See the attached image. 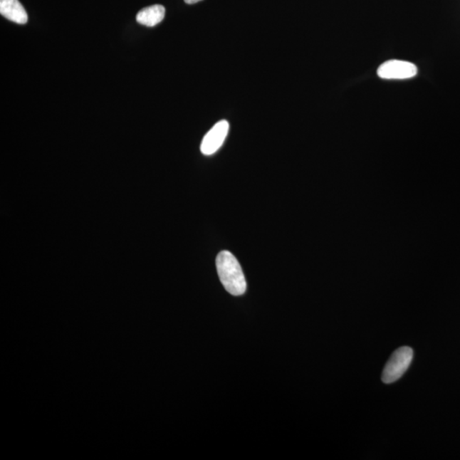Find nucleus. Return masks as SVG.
Here are the masks:
<instances>
[{
    "instance_id": "f257e3e1",
    "label": "nucleus",
    "mask_w": 460,
    "mask_h": 460,
    "mask_svg": "<svg viewBox=\"0 0 460 460\" xmlns=\"http://www.w3.org/2000/svg\"><path fill=\"white\" fill-rule=\"evenodd\" d=\"M219 276L224 288L234 296H241L246 290V281L242 268L236 257L228 251H223L216 260Z\"/></svg>"
},
{
    "instance_id": "f03ea898",
    "label": "nucleus",
    "mask_w": 460,
    "mask_h": 460,
    "mask_svg": "<svg viewBox=\"0 0 460 460\" xmlns=\"http://www.w3.org/2000/svg\"><path fill=\"white\" fill-rule=\"evenodd\" d=\"M413 357L414 351L410 347H401L394 351L382 373L384 383L392 384L400 379L409 369Z\"/></svg>"
},
{
    "instance_id": "7ed1b4c3",
    "label": "nucleus",
    "mask_w": 460,
    "mask_h": 460,
    "mask_svg": "<svg viewBox=\"0 0 460 460\" xmlns=\"http://www.w3.org/2000/svg\"><path fill=\"white\" fill-rule=\"evenodd\" d=\"M377 76L384 80L411 79L418 73L416 65L405 61L390 60L377 68Z\"/></svg>"
},
{
    "instance_id": "20e7f679",
    "label": "nucleus",
    "mask_w": 460,
    "mask_h": 460,
    "mask_svg": "<svg viewBox=\"0 0 460 460\" xmlns=\"http://www.w3.org/2000/svg\"><path fill=\"white\" fill-rule=\"evenodd\" d=\"M229 125L226 120H221L204 137L201 151L203 155H211L216 153L224 145L226 139Z\"/></svg>"
},
{
    "instance_id": "39448f33",
    "label": "nucleus",
    "mask_w": 460,
    "mask_h": 460,
    "mask_svg": "<svg viewBox=\"0 0 460 460\" xmlns=\"http://www.w3.org/2000/svg\"><path fill=\"white\" fill-rule=\"evenodd\" d=\"M0 14L17 24L28 23L27 12L19 0H0Z\"/></svg>"
},
{
    "instance_id": "423d86ee",
    "label": "nucleus",
    "mask_w": 460,
    "mask_h": 460,
    "mask_svg": "<svg viewBox=\"0 0 460 460\" xmlns=\"http://www.w3.org/2000/svg\"><path fill=\"white\" fill-rule=\"evenodd\" d=\"M166 14V9L160 4H155L150 7L142 9L137 13V21L138 23L147 26V27H155L162 23Z\"/></svg>"
},
{
    "instance_id": "0eeeda50",
    "label": "nucleus",
    "mask_w": 460,
    "mask_h": 460,
    "mask_svg": "<svg viewBox=\"0 0 460 460\" xmlns=\"http://www.w3.org/2000/svg\"><path fill=\"white\" fill-rule=\"evenodd\" d=\"M199 1H202V0H184V2L189 4H193Z\"/></svg>"
}]
</instances>
